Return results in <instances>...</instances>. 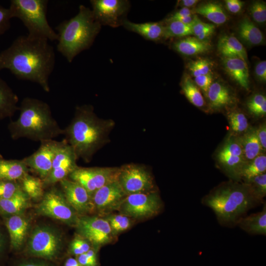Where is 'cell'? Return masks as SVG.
<instances>
[{
    "mask_svg": "<svg viewBox=\"0 0 266 266\" xmlns=\"http://www.w3.org/2000/svg\"><path fill=\"white\" fill-rule=\"evenodd\" d=\"M266 156L260 155L245 164L240 172V178L248 183L254 177L266 173Z\"/></svg>",
    "mask_w": 266,
    "mask_h": 266,
    "instance_id": "obj_31",
    "label": "cell"
},
{
    "mask_svg": "<svg viewBox=\"0 0 266 266\" xmlns=\"http://www.w3.org/2000/svg\"><path fill=\"white\" fill-rule=\"evenodd\" d=\"M112 126L110 121L98 118L92 106L85 105L76 108L75 116L64 130V134L77 158L89 162Z\"/></svg>",
    "mask_w": 266,
    "mask_h": 266,
    "instance_id": "obj_3",
    "label": "cell"
},
{
    "mask_svg": "<svg viewBox=\"0 0 266 266\" xmlns=\"http://www.w3.org/2000/svg\"><path fill=\"white\" fill-rule=\"evenodd\" d=\"M232 130L236 133L245 132L248 128V122L245 115L240 112L233 111L228 114Z\"/></svg>",
    "mask_w": 266,
    "mask_h": 266,
    "instance_id": "obj_40",
    "label": "cell"
},
{
    "mask_svg": "<svg viewBox=\"0 0 266 266\" xmlns=\"http://www.w3.org/2000/svg\"><path fill=\"white\" fill-rule=\"evenodd\" d=\"M101 27L92 10L80 5L75 16L56 27L58 36L57 50L68 63L72 62L78 54L92 45Z\"/></svg>",
    "mask_w": 266,
    "mask_h": 266,
    "instance_id": "obj_4",
    "label": "cell"
},
{
    "mask_svg": "<svg viewBox=\"0 0 266 266\" xmlns=\"http://www.w3.org/2000/svg\"><path fill=\"white\" fill-rule=\"evenodd\" d=\"M62 239L58 233L48 227H37L31 235L28 243L32 254L46 258H52L59 252Z\"/></svg>",
    "mask_w": 266,
    "mask_h": 266,
    "instance_id": "obj_11",
    "label": "cell"
},
{
    "mask_svg": "<svg viewBox=\"0 0 266 266\" xmlns=\"http://www.w3.org/2000/svg\"><path fill=\"white\" fill-rule=\"evenodd\" d=\"M1 244H2V237H1V233H0V248L1 246Z\"/></svg>",
    "mask_w": 266,
    "mask_h": 266,
    "instance_id": "obj_54",
    "label": "cell"
},
{
    "mask_svg": "<svg viewBox=\"0 0 266 266\" xmlns=\"http://www.w3.org/2000/svg\"><path fill=\"white\" fill-rule=\"evenodd\" d=\"M245 160L252 161L261 155L263 150L257 136L256 130H250L239 140Z\"/></svg>",
    "mask_w": 266,
    "mask_h": 266,
    "instance_id": "obj_30",
    "label": "cell"
},
{
    "mask_svg": "<svg viewBox=\"0 0 266 266\" xmlns=\"http://www.w3.org/2000/svg\"><path fill=\"white\" fill-rule=\"evenodd\" d=\"M199 0H182L178 1V5L183 7L189 8L196 5Z\"/></svg>",
    "mask_w": 266,
    "mask_h": 266,
    "instance_id": "obj_51",
    "label": "cell"
},
{
    "mask_svg": "<svg viewBox=\"0 0 266 266\" xmlns=\"http://www.w3.org/2000/svg\"><path fill=\"white\" fill-rule=\"evenodd\" d=\"M246 232L253 234H266V205L262 211L242 217L237 223Z\"/></svg>",
    "mask_w": 266,
    "mask_h": 266,
    "instance_id": "obj_24",
    "label": "cell"
},
{
    "mask_svg": "<svg viewBox=\"0 0 266 266\" xmlns=\"http://www.w3.org/2000/svg\"><path fill=\"white\" fill-rule=\"evenodd\" d=\"M11 19L8 8H5L0 4V36L10 29Z\"/></svg>",
    "mask_w": 266,
    "mask_h": 266,
    "instance_id": "obj_44",
    "label": "cell"
},
{
    "mask_svg": "<svg viewBox=\"0 0 266 266\" xmlns=\"http://www.w3.org/2000/svg\"><path fill=\"white\" fill-rule=\"evenodd\" d=\"M27 171L28 167L22 160H0V179L21 180Z\"/></svg>",
    "mask_w": 266,
    "mask_h": 266,
    "instance_id": "obj_27",
    "label": "cell"
},
{
    "mask_svg": "<svg viewBox=\"0 0 266 266\" xmlns=\"http://www.w3.org/2000/svg\"><path fill=\"white\" fill-rule=\"evenodd\" d=\"M105 219L110 225L113 235L128 230L132 225L130 217L120 213L108 214Z\"/></svg>",
    "mask_w": 266,
    "mask_h": 266,
    "instance_id": "obj_35",
    "label": "cell"
},
{
    "mask_svg": "<svg viewBox=\"0 0 266 266\" xmlns=\"http://www.w3.org/2000/svg\"><path fill=\"white\" fill-rule=\"evenodd\" d=\"M118 180L127 195L153 191V178L144 167L127 165L120 168Z\"/></svg>",
    "mask_w": 266,
    "mask_h": 266,
    "instance_id": "obj_10",
    "label": "cell"
},
{
    "mask_svg": "<svg viewBox=\"0 0 266 266\" xmlns=\"http://www.w3.org/2000/svg\"><path fill=\"white\" fill-rule=\"evenodd\" d=\"M77 261L83 266H96V260L89 258L86 253L78 256Z\"/></svg>",
    "mask_w": 266,
    "mask_h": 266,
    "instance_id": "obj_49",
    "label": "cell"
},
{
    "mask_svg": "<svg viewBox=\"0 0 266 266\" xmlns=\"http://www.w3.org/2000/svg\"><path fill=\"white\" fill-rule=\"evenodd\" d=\"M55 57L54 48L47 39L20 35L0 52V71L8 69L18 79L36 83L48 93Z\"/></svg>",
    "mask_w": 266,
    "mask_h": 266,
    "instance_id": "obj_1",
    "label": "cell"
},
{
    "mask_svg": "<svg viewBox=\"0 0 266 266\" xmlns=\"http://www.w3.org/2000/svg\"><path fill=\"white\" fill-rule=\"evenodd\" d=\"M225 1L227 9L232 13H238L244 5V2L239 0H226Z\"/></svg>",
    "mask_w": 266,
    "mask_h": 266,
    "instance_id": "obj_47",
    "label": "cell"
},
{
    "mask_svg": "<svg viewBox=\"0 0 266 266\" xmlns=\"http://www.w3.org/2000/svg\"><path fill=\"white\" fill-rule=\"evenodd\" d=\"M37 208V212L40 214L69 225L76 226L79 217L77 213L67 201L63 193L55 189L44 194Z\"/></svg>",
    "mask_w": 266,
    "mask_h": 266,
    "instance_id": "obj_8",
    "label": "cell"
},
{
    "mask_svg": "<svg viewBox=\"0 0 266 266\" xmlns=\"http://www.w3.org/2000/svg\"><path fill=\"white\" fill-rule=\"evenodd\" d=\"M223 64L229 76L242 88L249 90V74L246 62L237 58H224Z\"/></svg>",
    "mask_w": 266,
    "mask_h": 266,
    "instance_id": "obj_20",
    "label": "cell"
},
{
    "mask_svg": "<svg viewBox=\"0 0 266 266\" xmlns=\"http://www.w3.org/2000/svg\"><path fill=\"white\" fill-rule=\"evenodd\" d=\"M195 14L193 10L189 8L182 7L167 18L165 22L175 21L179 18Z\"/></svg>",
    "mask_w": 266,
    "mask_h": 266,
    "instance_id": "obj_46",
    "label": "cell"
},
{
    "mask_svg": "<svg viewBox=\"0 0 266 266\" xmlns=\"http://www.w3.org/2000/svg\"><path fill=\"white\" fill-rule=\"evenodd\" d=\"M255 73L259 80L263 82L266 81V61L259 62L255 68Z\"/></svg>",
    "mask_w": 266,
    "mask_h": 266,
    "instance_id": "obj_48",
    "label": "cell"
},
{
    "mask_svg": "<svg viewBox=\"0 0 266 266\" xmlns=\"http://www.w3.org/2000/svg\"><path fill=\"white\" fill-rule=\"evenodd\" d=\"M217 158L220 163L233 177L240 178L241 170L245 164L239 140L233 138L228 140L219 152Z\"/></svg>",
    "mask_w": 266,
    "mask_h": 266,
    "instance_id": "obj_17",
    "label": "cell"
},
{
    "mask_svg": "<svg viewBox=\"0 0 266 266\" xmlns=\"http://www.w3.org/2000/svg\"><path fill=\"white\" fill-rule=\"evenodd\" d=\"M48 0H11L8 8L11 18L20 19L33 37L58 40V34L47 19Z\"/></svg>",
    "mask_w": 266,
    "mask_h": 266,
    "instance_id": "obj_6",
    "label": "cell"
},
{
    "mask_svg": "<svg viewBox=\"0 0 266 266\" xmlns=\"http://www.w3.org/2000/svg\"><path fill=\"white\" fill-rule=\"evenodd\" d=\"M19 266H46L39 264L29 263L22 264Z\"/></svg>",
    "mask_w": 266,
    "mask_h": 266,
    "instance_id": "obj_53",
    "label": "cell"
},
{
    "mask_svg": "<svg viewBox=\"0 0 266 266\" xmlns=\"http://www.w3.org/2000/svg\"><path fill=\"white\" fill-rule=\"evenodd\" d=\"M28 196L24 192L8 199H0V213L5 215L21 214L28 206Z\"/></svg>",
    "mask_w": 266,
    "mask_h": 266,
    "instance_id": "obj_28",
    "label": "cell"
},
{
    "mask_svg": "<svg viewBox=\"0 0 266 266\" xmlns=\"http://www.w3.org/2000/svg\"><path fill=\"white\" fill-rule=\"evenodd\" d=\"M23 192L15 181L0 179V199L11 198Z\"/></svg>",
    "mask_w": 266,
    "mask_h": 266,
    "instance_id": "obj_37",
    "label": "cell"
},
{
    "mask_svg": "<svg viewBox=\"0 0 266 266\" xmlns=\"http://www.w3.org/2000/svg\"><path fill=\"white\" fill-rule=\"evenodd\" d=\"M165 39L193 35L191 26L178 21L165 22Z\"/></svg>",
    "mask_w": 266,
    "mask_h": 266,
    "instance_id": "obj_34",
    "label": "cell"
},
{
    "mask_svg": "<svg viewBox=\"0 0 266 266\" xmlns=\"http://www.w3.org/2000/svg\"><path fill=\"white\" fill-rule=\"evenodd\" d=\"M76 227L82 237L96 246L109 242L113 235L105 218L97 216L79 217Z\"/></svg>",
    "mask_w": 266,
    "mask_h": 266,
    "instance_id": "obj_12",
    "label": "cell"
},
{
    "mask_svg": "<svg viewBox=\"0 0 266 266\" xmlns=\"http://www.w3.org/2000/svg\"><path fill=\"white\" fill-rule=\"evenodd\" d=\"M206 96L211 106L215 108L229 105L233 101V98L229 88L219 82H212Z\"/></svg>",
    "mask_w": 266,
    "mask_h": 266,
    "instance_id": "obj_25",
    "label": "cell"
},
{
    "mask_svg": "<svg viewBox=\"0 0 266 266\" xmlns=\"http://www.w3.org/2000/svg\"><path fill=\"white\" fill-rule=\"evenodd\" d=\"M250 12L253 20L259 24L264 23L266 21V5L262 1L254 2L250 7Z\"/></svg>",
    "mask_w": 266,
    "mask_h": 266,
    "instance_id": "obj_42",
    "label": "cell"
},
{
    "mask_svg": "<svg viewBox=\"0 0 266 266\" xmlns=\"http://www.w3.org/2000/svg\"><path fill=\"white\" fill-rule=\"evenodd\" d=\"M21 180L22 189L29 198L37 200L43 197L44 184L41 178L27 173Z\"/></svg>",
    "mask_w": 266,
    "mask_h": 266,
    "instance_id": "obj_32",
    "label": "cell"
},
{
    "mask_svg": "<svg viewBox=\"0 0 266 266\" xmlns=\"http://www.w3.org/2000/svg\"><path fill=\"white\" fill-rule=\"evenodd\" d=\"M254 195L261 202L266 194V174L264 173L252 179L248 183Z\"/></svg>",
    "mask_w": 266,
    "mask_h": 266,
    "instance_id": "obj_41",
    "label": "cell"
},
{
    "mask_svg": "<svg viewBox=\"0 0 266 266\" xmlns=\"http://www.w3.org/2000/svg\"><path fill=\"white\" fill-rule=\"evenodd\" d=\"M70 248L73 254L78 256L88 251L90 249V246L85 239L77 237L72 240Z\"/></svg>",
    "mask_w": 266,
    "mask_h": 266,
    "instance_id": "obj_43",
    "label": "cell"
},
{
    "mask_svg": "<svg viewBox=\"0 0 266 266\" xmlns=\"http://www.w3.org/2000/svg\"><path fill=\"white\" fill-rule=\"evenodd\" d=\"M195 14H199L217 25L225 23L228 20V16L223 7L215 2L203 3L194 10Z\"/></svg>",
    "mask_w": 266,
    "mask_h": 266,
    "instance_id": "obj_29",
    "label": "cell"
},
{
    "mask_svg": "<svg viewBox=\"0 0 266 266\" xmlns=\"http://www.w3.org/2000/svg\"><path fill=\"white\" fill-rule=\"evenodd\" d=\"M77 159L73 149L65 139L55 156L50 172L43 180L44 186L53 184L66 178L78 167L76 163Z\"/></svg>",
    "mask_w": 266,
    "mask_h": 266,
    "instance_id": "obj_14",
    "label": "cell"
},
{
    "mask_svg": "<svg viewBox=\"0 0 266 266\" xmlns=\"http://www.w3.org/2000/svg\"><path fill=\"white\" fill-rule=\"evenodd\" d=\"M2 158L1 157V156L0 155V160Z\"/></svg>",
    "mask_w": 266,
    "mask_h": 266,
    "instance_id": "obj_55",
    "label": "cell"
},
{
    "mask_svg": "<svg viewBox=\"0 0 266 266\" xmlns=\"http://www.w3.org/2000/svg\"><path fill=\"white\" fill-rule=\"evenodd\" d=\"M181 86L185 96L193 104L198 107L204 105V100L199 88L188 75L183 77Z\"/></svg>",
    "mask_w": 266,
    "mask_h": 266,
    "instance_id": "obj_33",
    "label": "cell"
},
{
    "mask_svg": "<svg viewBox=\"0 0 266 266\" xmlns=\"http://www.w3.org/2000/svg\"><path fill=\"white\" fill-rule=\"evenodd\" d=\"M60 182L66 199L77 213L85 214L94 209L92 197L80 184L66 178Z\"/></svg>",
    "mask_w": 266,
    "mask_h": 266,
    "instance_id": "obj_16",
    "label": "cell"
},
{
    "mask_svg": "<svg viewBox=\"0 0 266 266\" xmlns=\"http://www.w3.org/2000/svg\"><path fill=\"white\" fill-rule=\"evenodd\" d=\"M18 118L11 121L8 129L13 140L27 138L33 141L53 140L64 134L54 118L50 106L35 98L25 97L19 106Z\"/></svg>",
    "mask_w": 266,
    "mask_h": 266,
    "instance_id": "obj_2",
    "label": "cell"
},
{
    "mask_svg": "<svg viewBox=\"0 0 266 266\" xmlns=\"http://www.w3.org/2000/svg\"><path fill=\"white\" fill-rule=\"evenodd\" d=\"M64 140L57 141L53 139L42 141L38 150L22 160L28 167L38 173L43 180L50 172L55 156Z\"/></svg>",
    "mask_w": 266,
    "mask_h": 266,
    "instance_id": "obj_13",
    "label": "cell"
},
{
    "mask_svg": "<svg viewBox=\"0 0 266 266\" xmlns=\"http://www.w3.org/2000/svg\"><path fill=\"white\" fill-rule=\"evenodd\" d=\"M123 26L127 30L135 33L147 40L157 41L165 39V26L162 23L148 22L135 23L126 19L124 22Z\"/></svg>",
    "mask_w": 266,
    "mask_h": 266,
    "instance_id": "obj_19",
    "label": "cell"
},
{
    "mask_svg": "<svg viewBox=\"0 0 266 266\" xmlns=\"http://www.w3.org/2000/svg\"><path fill=\"white\" fill-rule=\"evenodd\" d=\"M19 98L0 76V120L12 117L19 110Z\"/></svg>",
    "mask_w": 266,
    "mask_h": 266,
    "instance_id": "obj_21",
    "label": "cell"
},
{
    "mask_svg": "<svg viewBox=\"0 0 266 266\" xmlns=\"http://www.w3.org/2000/svg\"><path fill=\"white\" fill-rule=\"evenodd\" d=\"M249 111L255 116H263L266 113V98L262 94H256L247 102Z\"/></svg>",
    "mask_w": 266,
    "mask_h": 266,
    "instance_id": "obj_38",
    "label": "cell"
},
{
    "mask_svg": "<svg viewBox=\"0 0 266 266\" xmlns=\"http://www.w3.org/2000/svg\"><path fill=\"white\" fill-rule=\"evenodd\" d=\"M194 82L197 86L206 95L207 91L212 83V74L211 72L204 75L196 77Z\"/></svg>",
    "mask_w": 266,
    "mask_h": 266,
    "instance_id": "obj_45",
    "label": "cell"
},
{
    "mask_svg": "<svg viewBox=\"0 0 266 266\" xmlns=\"http://www.w3.org/2000/svg\"><path fill=\"white\" fill-rule=\"evenodd\" d=\"M12 247L17 249L23 244L29 229L28 221L21 214L9 216L5 219Z\"/></svg>",
    "mask_w": 266,
    "mask_h": 266,
    "instance_id": "obj_18",
    "label": "cell"
},
{
    "mask_svg": "<svg viewBox=\"0 0 266 266\" xmlns=\"http://www.w3.org/2000/svg\"><path fill=\"white\" fill-rule=\"evenodd\" d=\"M219 52L224 58H237L246 62L247 55L245 48L238 39L233 35H224L217 43Z\"/></svg>",
    "mask_w": 266,
    "mask_h": 266,
    "instance_id": "obj_22",
    "label": "cell"
},
{
    "mask_svg": "<svg viewBox=\"0 0 266 266\" xmlns=\"http://www.w3.org/2000/svg\"><path fill=\"white\" fill-rule=\"evenodd\" d=\"M77 260L70 258L67 260L66 262L65 266H80Z\"/></svg>",
    "mask_w": 266,
    "mask_h": 266,
    "instance_id": "obj_52",
    "label": "cell"
},
{
    "mask_svg": "<svg viewBox=\"0 0 266 266\" xmlns=\"http://www.w3.org/2000/svg\"><path fill=\"white\" fill-rule=\"evenodd\" d=\"M191 27L195 37L202 41L207 40V39L214 33L215 29L213 24L202 22L197 15H196Z\"/></svg>",
    "mask_w": 266,
    "mask_h": 266,
    "instance_id": "obj_36",
    "label": "cell"
},
{
    "mask_svg": "<svg viewBox=\"0 0 266 266\" xmlns=\"http://www.w3.org/2000/svg\"><path fill=\"white\" fill-rule=\"evenodd\" d=\"M257 134L263 150L266 148V125L263 124L257 130Z\"/></svg>",
    "mask_w": 266,
    "mask_h": 266,
    "instance_id": "obj_50",
    "label": "cell"
},
{
    "mask_svg": "<svg viewBox=\"0 0 266 266\" xmlns=\"http://www.w3.org/2000/svg\"><path fill=\"white\" fill-rule=\"evenodd\" d=\"M172 46L176 51L186 56L201 54L211 48V45L207 40H200L195 36H188L177 40Z\"/></svg>",
    "mask_w": 266,
    "mask_h": 266,
    "instance_id": "obj_23",
    "label": "cell"
},
{
    "mask_svg": "<svg viewBox=\"0 0 266 266\" xmlns=\"http://www.w3.org/2000/svg\"><path fill=\"white\" fill-rule=\"evenodd\" d=\"M237 33L239 37L248 45H258L264 42L263 33L248 17H244L239 22Z\"/></svg>",
    "mask_w": 266,
    "mask_h": 266,
    "instance_id": "obj_26",
    "label": "cell"
},
{
    "mask_svg": "<svg viewBox=\"0 0 266 266\" xmlns=\"http://www.w3.org/2000/svg\"><path fill=\"white\" fill-rule=\"evenodd\" d=\"M212 64L209 60L200 59L188 63L187 67L194 77L211 72Z\"/></svg>",
    "mask_w": 266,
    "mask_h": 266,
    "instance_id": "obj_39",
    "label": "cell"
},
{
    "mask_svg": "<svg viewBox=\"0 0 266 266\" xmlns=\"http://www.w3.org/2000/svg\"><path fill=\"white\" fill-rule=\"evenodd\" d=\"M260 203L248 183L223 186L202 200L204 205L214 212L219 223L225 226L236 224L248 210Z\"/></svg>",
    "mask_w": 266,
    "mask_h": 266,
    "instance_id": "obj_5",
    "label": "cell"
},
{
    "mask_svg": "<svg viewBox=\"0 0 266 266\" xmlns=\"http://www.w3.org/2000/svg\"><path fill=\"white\" fill-rule=\"evenodd\" d=\"M90 3L96 21L112 28L123 26L130 7L127 0H91Z\"/></svg>",
    "mask_w": 266,
    "mask_h": 266,
    "instance_id": "obj_9",
    "label": "cell"
},
{
    "mask_svg": "<svg viewBox=\"0 0 266 266\" xmlns=\"http://www.w3.org/2000/svg\"><path fill=\"white\" fill-rule=\"evenodd\" d=\"M161 206L158 194L152 191L127 195L117 210L120 214L129 217L142 219L156 215Z\"/></svg>",
    "mask_w": 266,
    "mask_h": 266,
    "instance_id": "obj_7",
    "label": "cell"
},
{
    "mask_svg": "<svg viewBox=\"0 0 266 266\" xmlns=\"http://www.w3.org/2000/svg\"><path fill=\"white\" fill-rule=\"evenodd\" d=\"M126 196L118 179L98 189L92 196L94 208L101 214L117 210Z\"/></svg>",
    "mask_w": 266,
    "mask_h": 266,
    "instance_id": "obj_15",
    "label": "cell"
}]
</instances>
